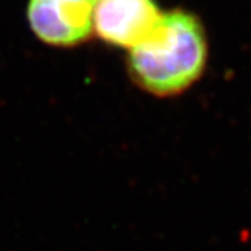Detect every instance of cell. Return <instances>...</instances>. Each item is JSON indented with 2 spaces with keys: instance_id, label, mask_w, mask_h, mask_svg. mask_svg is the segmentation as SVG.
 Masks as SVG:
<instances>
[{
  "instance_id": "obj_3",
  "label": "cell",
  "mask_w": 251,
  "mask_h": 251,
  "mask_svg": "<svg viewBox=\"0 0 251 251\" xmlns=\"http://www.w3.org/2000/svg\"><path fill=\"white\" fill-rule=\"evenodd\" d=\"M162 14L153 0H99L94 29L105 42L131 50L150 38Z\"/></svg>"
},
{
  "instance_id": "obj_1",
  "label": "cell",
  "mask_w": 251,
  "mask_h": 251,
  "mask_svg": "<svg viewBox=\"0 0 251 251\" xmlns=\"http://www.w3.org/2000/svg\"><path fill=\"white\" fill-rule=\"evenodd\" d=\"M208 62L205 29L194 14L172 10L141 45L130 50L128 72L148 94L176 97L194 85Z\"/></svg>"
},
{
  "instance_id": "obj_2",
  "label": "cell",
  "mask_w": 251,
  "mask_h": 251,
  "mask_svg": "<svg viewBox=\"0 0 251 251\" xmlns=\"http://www.w3.org/2000/svg\"><path fill=\"white\" fill-rule=\"evenodd\" d=\"M99 0H29L27 17L41 41L74 46L90 36Z\"/></svg>"
}]
</instances>
